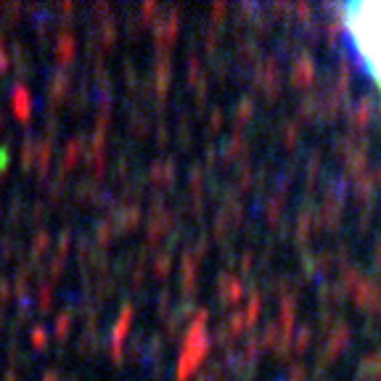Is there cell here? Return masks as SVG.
I'll use <instances>...</instances> for the list:
<instances>
[{
	"label": "cell",
	"instance_id": "cell-1",
	"mask_svg": "<svg viewBox=\"0 0 381 381\" xmlns=\"http://www.w3.org/2000/svg\"><path fill=\"white\" fill-rule=\"evenodd\" d=\"M344 27L381 93V3H352L344 8Z\"/></svg>",
	"mask_w": 381,
	"mask_h": 381
}]
</instances>
